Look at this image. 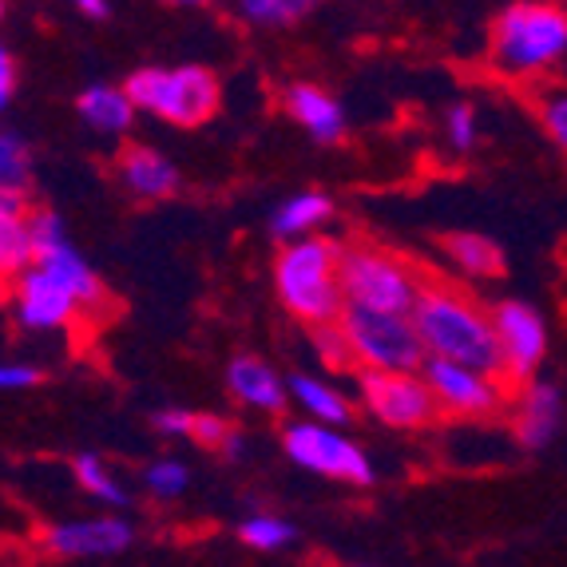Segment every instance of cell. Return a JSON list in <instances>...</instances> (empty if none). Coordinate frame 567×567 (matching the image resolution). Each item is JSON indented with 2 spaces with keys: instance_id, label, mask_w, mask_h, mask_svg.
<instances>
[{
  "instance_id": "6da1fadb",
  "label": "cell",
  "mask_w": 567,
  "mask_h": 567,
  "mask_svg": "<svg viewBox=\"0 0 567 567\" xmlns=\"http://www.w3.org/2000/svg\"><path fill=\"white\" fill-rule=\"evenodd\" d=\"M413 322L433 358H453L504 378V346L496 318L453 282L429 278L413 306Z\"/></svg>"
},
{
  "instance_id": "7a4b0ae2",
  "label": "cell",
  "mask_w": 567,
  "mask_h": 567,
  "mask_svg": "<svg viewBox=\"0 0 567 567\" xmlns=\"http://www.w3.org/2000/svg\"><path fill=\"white\" fill-rule=\"evenodd\" d=\"M567 56V9L551 0H516L492 20L488 68L496 76L532 84Z\"/></svg>"
},
{
  "instance_id": "3957f363",
  "label": "cell",
  "mask_w": 567,
  "mask_h": 567,
  "mask_svg": "<svg viewBox=\"0 0 567 567\" xmlns=\"http://www.w3.org/2000/svg\"><path fill=\"white\" fill-rule=\"evenodd\" d=\"M275 293L282 310L302 326L341 322L350 306L341 290V243L326 235L282 243L275 258Z\"/></svg>"
},
{
  "instance_id": "277c9868",
  "label": "cell",
  "mask_w": 567,
  "mask_h": 567,
  "mask_svg": "<svg viewBox=\"0 0 567 567\" xmlns=\"http://www.w3.org/2000/svg\"><path fill=\"white\" fill-rule=\"evenodd\" d=\"M135 107L171 127H203L215 120L223 104V84L203 64H175V68H135L127 76Z\"/></svg>"
},
{
  "instance_id": "5b68a950",
  "label": "cell",
  "mask_w": 567,
  "mask_h": 567,
  "mask_svg": "<svg viewBox=\"0 0 567 567\" xmlns=\"http://www.w3.org/2000/svg\"><path fill=\"white\" fill-rule=\"evenodd\" d=\"M425 282H429L425 270H416L413 262L389 255L381 246L373 243L341 246V290H346V302L350 306L413 313Z\"/></svg>"
},
{
  "instance_id": "8992f818",
  "label": "cell",
  "mask_w": 567,
  "mask_h": 567,
  "mask_svg": "<svg viewBox=\"0 0 567 567\" xmlns=\"http://www.w3.org/2000/svg\"><path fill=\"white\" fill-rule=\"evenodd\" d=\"M341 330L350 338L358 369H421L429 358L413 313L346 306Z\"/></svg>"
},
{
  "instance_id": "52a82bcc",
  "label": "cell",
  "mask_w": 567,
  "mask_h": 567,
  "mask_svg": "<svg viewBox=\"0 0 567 567\" xmlns=\"http://www.w3.org/2000/svg\"><path fill=\"white\" fill-rule=\"evenodd\" d=\"M358 398L378 425L416 433L445 413L421 369H358Z\"/></svg>"
},
{
  "instance_id": "ba28073f",
  "label": "cell",
  "mask_w": 567,
  "mask_h": 567,
  "mask_svg": "<svg viewBox=\"0 0 567 567\" xmlns=\"http://www.w3.org/2000/svg\"><path fill=\"white\" fill-rule=\"evenodd\" d=\"M282 453L306 473L330 476V481L353 484V488L373 484V464H369L365 449L341 425H326L313 416L290 421L282 429Z\"/></svg>"
},
{
  "instance_id": "9c48e42d",
  "label": "cell",
  "mask_w": 567,
  "mask_h": 567,
  "mask_svg": "<svg viewBox=\"0 0 567 567\" xmlns=\"http://www.w3.org/2000/svg\"><path fill=\"white\" fill-rule=\"evenodd\" d=\"M429 389L436 393L441 409L449 416H461V421H488L504 409L508 401V381L501 373H488V369H476V365H464V361H453V358H433L429 353L425 365Z\"/></svg>"
},
{
  "instance_id": "30bf717a",
  "label": "cell",
  "mask_w": 567,
  "mask_h": 567,
  "mask_svg": "<svg viewBox=\"0 0 567 567\" xmlns=\"http://www.w3.org/2000/svg\"><path fill=\"white\" fill-rule=\"evenodd\" d=\"M9 310H12V322L20 330L29 333H60L68 326L80 322V313L84 302H80L76 293L68 290L52 270H44L40 262L24 266L17 278H9Z\"/></svg>"
},
{
  "instance_id": "8fae6325",
  "label": "cell",
  "mask_w": 567,
  "mask_h": 567,
  "mask_svg": "<svg viewBox=\"0 0 567 567\" xmlns=\"http://www.w3.org/2000/svg\"><path fill=\"white\" fill-rule=\"evenodd\" d=\"M496 318V333L504 346V381L512 389L528 385L532 378H539V365L548 358V322L544 313L528 302L504 298L501 306H492Z\"/></svg>"
},
{
  "instance_id": "7c38bea8",
  "label": "cell",
  "mask_w": 567,
  "mask_h": 567,
  "mask_svg": "<svg viewBox=\"0 0 567 567\" xmlns=\"http://www.w3.org/2000/svg\"><path fill=\"white\" fill-rule=\"evenodd\" d=\"M135 544V524L127 516H92L64 520L40 532V548L52 559H115Z\"/></svg>"
},
{
  "instance_id": "4fadbf2b",
  "label": "cell",
  "mask_w": 567,
  "mask_h": 567,
  "mask_svg": "<svg viewBox=\"0 0 567 567\" xmlns=\"http://www.w3.org/2000/svg\"><path fill=\"white\" fill-rule=\"evenodd\" d=\"M559 421H564V398L559 385L544 378H532L528 385L516 389V413H512V433L520 441L524 453H544L556 441Z\"/></svg>"
},
{
  "instance_id": "5bb4252c",
  "label": "cell",
  "mask_w": 567,
  "mask_h": 567,
  "mask_svg": "<svg viewBox=\"0 0 567 567\" xmlns=\"http://www.w3.org/2000/svg\"><path fill=\"white\" fill-rule=\"evenodd\" d=\"M227 389L238 405L255 409V413L275 416L290 401V378H278V369L270 361L255 358V353H238L227 365Z\"/></svg>"
},
{
  "instance_id": "9a60e30c",
  "label": "cell",
  "mask_w": 567,
  "mask_h": 567,
  "mask_svg": "<svg viewBox=\"0 0 567 567\" xmlns=\"http://www.w3.org/2000/svg\"><path fill=\"white\" fill-rule=\"evenodd\" d=\"M115 175L127 190H132L135 199L143 203H159V199H171L175 190H179V167L152 147V143H127L115 159Z\"/></svg>"
},
{
  "instance_id": "2e32d148",
  "label": "cell",
  "mask_w": 567,
  "mask_h": 567,
  "mask_svg": "<svg viewBox=\"0 0 567 567\" xmlns=\"http://www.w3.org/2000/svg\"><path fill=\"white\" fill-rule=\"evenodd\" d=\"M282 107L290 112V120L302 127L310 140L318 143H341L346 135V107L333 100L326 87L310 84V80H298V84H286Z\"/></svg>"
},
{
  "instance_id": "e0dca14e",
  "label": "cell",
  "mask_w": 567,
  "mask_h": 567,
  "mask_svg": "<svg viewBox=\"0 0 567 567\" xmlns=\"http://www.w3.org/2000/svg\"><path fill=\"white\" fill-rule=\"evenodd\" d=\"M76 112L80 120L100 135H127L135 123V100L127 87L115 84H87L84 92L76 95Z\"/></svg>"
},
{
  "instance_id": "ac0fdd59",
  "label": "cell",
  "mask_w": 567,
  "mask_h": 567,
  "mask_svg": "<svg viewBox=\"0 0 567 567\" xmlns=\"http://www.w3.org/2000/svg\"><path fill=\"white\" fill-rule=\"evenodd\" d=\"M37 262L44 266V270H52V275H56L68 290L76 293L87 313L100 310V306L107 302V290H104V282H100V275H95L92 266H87V258L80 255L68 238H64V243H56V246H44V250L37 255Z\"/></svg>"
},
{
  "instance_id": "d6986e66",
  "label": "cell",
  "mask_w": 567,
  "mask_h": 567,
  "mask_svg": "<svg viewBox=\"0 0 567 567\" xmlns=\"http://www.w3.org/2000/svg\"><path fill=\"white\" fill-rule=\"evenodd\" d=\"M333 218V199L326 190H298L290 199H282V207L270 215V235L278 243H290V238L318 235Z\"/></svg>"
},
{
  "instance_id": "ffe728a7",
  "label": "cell",
  "mask_w": 567,
  "mask_h": 567,
  "mask_svg": "<svg viewBox=\"0 0 567 567\" xmlns=\"http://www.w3.org/2000/svg\"><path fill=\"white\" fill-rule=\"evenodd\" d=\"M290 401H298V409H302L306 416H313V421H326V425L350 429L353 416H358L353 401L346 398L338 385H330V381H322V378H313V373H293V378H290Z\"/></svg>"
},
{
  "instance_id": "44dd1931",
  "label": "cell",
  "mask_w": 567,
  "mask_h": 567,
  "mask_svg": "<svg viewBox=\"0 0 567 567\" xmlns=\"http://www.w3.org/2000/svg\"><path fill=\"white\" fill-rule=\"evenodd\" d=\"M445 255L464 278H501L504 275V250L492 238L473 235V230H456L445 238Z\"/></svg>"
},
{
  "instance_id": "7402d4cb",
  "label": "cell",
  "mask_w": 567,
  "mask_h": 567,
  "mask_svg": "<svg viewBox=\"0 0 567 567\" xmlns=\"http://www.w3.org/2000/svg\"><path fill=\"white\" fill-rule=\"evenodd\" d=\"M72 476H76L80 488H84L92 501L104 504V508H127V504H132V492L123 488V481L112 473V464L100 453H80L76 461H72Z\"/></svg>"
},
{
  "instance_id": "603a6c76",
  "label": "cell",
  "mask_w": 567,
  "mask_h": 567,
  "mask_svg": "<svg viewBox=\"0 0 567 567\" xmlns=\"http://www.w3.org/2000/svg\"><path fill=\"white\" fill-rule=\"evenodd\" d=\"M318 9V0H230L235 20L250 29H290Z\"/></svg>"
},
{
  "instance_id": "cb8c5ba5",
  "label": "cell",
  "mask_w": 567,
  "mask_h": 567,
  "mask_svg": "<svg viewBox=\"0 0 567 567\" xmlns=\"http://www.w3.org/2000/svg\"><path fill=\"white\" fill-rule=\"evenodd\" d=\"M238 539H243L250 551H262V556H275V551H286L298 544V528L275 512H255L238 524Z\"/></svg>"
},
{
  "instance_id": "d4e9b609",
  "label": "cell",
  "mask_w": 567,
  "mask_h": 567,
  "mask_svg": "<svg viewBox=\"0 0 567 567\" xmlns=\"http://www.w3.org/2000/svg\"><path fill=\"white\" fill-rule=\"evenodd\" d=\"M32 187V147L24 143V135H17L12 127L0 132V190H24Z\"/></svg>"
},
{
  "instance_id": "484cf974",
  "label": "cell",
  "mask_w": 567,
  "mask_h": 567,
  "mask_svg": "<svg viewBox=\"0 0 567 567\" xmlns=\"http://www.w3.org/2000/svg\"><path fill=\"white\" fill-rule=\"evenodd\" d=\"M140 484L152 501L171 504L190 488V468L183 461H175V456H159V461H152L147 468H143Z\"/></svg>"
},
{
  "instance_id": "4316f807",
  "label": "cell",
  "mask_w": 567,
  "mask_h": 567,
  "mask_svg": "<svg viewBox=\"0 0 567 567\" xmlns=\"http://www.w3.org/2000/svg\"><path fill=\"white\" fill-rule=\"evenodd\" d=\"M310 346L313 353L322 358L326 369L341 373V369H358V358H353V346L341 330V322H322V326H310Z\"/></svg>"
},
{
  "instance_id": "83f0119b",
  "label": "cell",
  "mask_w": 567,
  "mask_h": 567,
  "mask_svg": "<svg viewBox=\"0 0 567 567\" xmlns=\"http://www.w3.org/2000/svg\"><path fill=\"white\" fill-rule=\"evenodd\" d=\"M536 115H539L544 135L556 143L559 152H567V84L539 92L536 95Z\"/></svg>"
},
{
  "instance_id": "f1b7e54d",
  "label": "cell",
  "mask_w": 567,
  "mask_h": 567,
  "mask_svg": "<svg viewBox=\"0 0 567 567\" xmlns=\"http://www.w3.org/2000/svg\"><path fill=\"white\" fill-rule=\"evenodd\" d=\"M445 135L453 143V152H473L476 140H481V115H476L473 104H453L445 112Z\"/></svg>"
},
{
  "instance_id": "f546056e",
  "label": "cell",
  "mask_w": 567,
  "mask_h": 567,
  "mask_svg": "<svg viewBox=\"0 0 567 567\" xmlns=\"http://www.w3.org/2000/svg\"><path fill=\"white\" fill-rule=\"evenodd\" d=\"M29 227H32V243H37V255L44 250V246H56V243H64V238H68L64 218H60L52 207H32L29 210Z\"/></svg>"
},
{
  "instance_id": "4dcf8cb0",
  "label": "cell",
  "mask_w": 567,
  "mask_h": 567,
  "mask_svg": "<svg viewBox=\"0 0 567 567\" xmlns=\"http://www.w3.org/2000/svg\"><path fill=\"white\" fill-rule=\"evenodd\" d=\"M230 433H235V425H230L227 416H218V413H199L195 416V445L203 449H215V453H223V445L230 441Z\"/></svg>"
},
{
  "instance_id": "1f68e13d",
  "label": "cell",
  "mask_w": 567,
  "mask_h": 567,
  "mask_svg": "<svg viewBox=\"0 0 567 567\" xmlns=\"http://www.w3.org/2000/svg\"><path fill=\"white\" fill-rule=\"evenodd\" d=\"M195 416L199 413H187V409H159V413L152 416V429L159 436H167V441H183V436H195Z\"/></svg>"
},
{
  "instance_id": "d6a6232c",
  "label": "cell",
  "mask_w": 567,
  "mask_h": 567,
  "mask_svg": "<svg viewBox=\"0 0 567 567\" xmlns=\"http://www.w3.org/2000/svg\"><path fill=\"white\" fill-rule=\"evenodd\" d=\"M40 381H44V373H40L37 365H29V361H4V365H0V389H4V393L37 389Z\"/></svg>"
},
{
  "instance_id": "836d02e7",
  "label": "cell",
  "mask_w": 567,
  "mask_h": 567,
  "mask_svg": "<svg viewBox=\"0 0 567 567\" xmlns=\"http://www.w3.org/2000/svg\"><path fill=\"white\" fill-rule=\"evenodd\" d=\"M17 80H20L17 56H12L9 48H4V52H0V107L12 104V95H17Z\"/></svg>"
},
{
  "instance_id": "e575fe53",
  "label": "cell",
  "mask_w": 567,
  "mask_h": 567,
  "mask_svg": "<svg viewBox=\"0 0 567 567\" xmlns=\"http://www.w3.org/2000/svg\"><path fill=\"white\" fill-rule=\"evenodd\" d=\"M72 4H76L80 12H84V17H107V0H72Z\"/></svg>"
},
{
  "instance_id": "d590c367",
  "label": "cell",
  "mask_w": 567,
  "mask_h": 567,
  "mask_svg": "<svg viewBox=\"0 0 567 567\" xmlns=\"http://www.w3.org/2000/svg\"><path fill=\"white\" fill-rule=\"evenodd\" d=\"M238 453H243V433L235 429V433H230V441L223 445V456H227V461H235Z\"/></svg>"
},
{
  "instance_id": "8d00e7d4",
  "label": "cell",
  "mask_w": 567,
  "mask_h": 567,
  "mask_svg": "<svg viewBox=\"0 0 567 567\" xmlns=\"http://www.w3.org/2000/svg\"><path fill=\"white\" fill-rule=\"evenodd\" d=\"M171 9H203V4H207V0H167Z\"/></svg>"
}]
</instances>
